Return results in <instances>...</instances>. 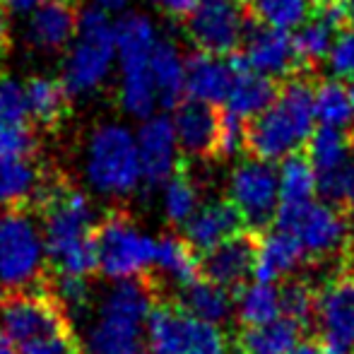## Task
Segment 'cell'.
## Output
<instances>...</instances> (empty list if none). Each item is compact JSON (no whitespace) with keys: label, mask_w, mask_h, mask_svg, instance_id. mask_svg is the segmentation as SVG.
Returning a JSON list of instances; mask_svg holds the SVG:
<instances>
[{"label":"cell","mask_w":354,"mask_h":354,"mask_svg":"<svg viewBox=\"0 0 354 354\" xmlns=\"http://www.w3.org/2000/svg\"><path fill=\"white\" fill-rule=\"evenodd\" d=\"M34 205H39L46 261L53 275L89 280L99 272L94 239L99 222L87 193L68 181L44 183V191Z\"/></svg>","instance_id":"1"},{"label":"cell","mask_w":354,"mask_h":354,"mask_svg":"<svg viewBox=\"0 0 354 354\" xmlns=\"http://www.w3.org/2000/svg\"><path fill=\"white\" fill-rule=\"evenodd\" d=\"M162 297L152 277L113 282L92 304L80 337L82 354H121L142 347L147 318Z\"/></svg>","instance_id":"2"},{"label":"cell","mask_w":354,"mask_h":354,"mask_svg":"<svg viewBox=\"0 0 354 354\" xmlns=\"http://www.w3.org/2000/svg\"><path fill=\"white\" fill-rule=\"evenodd\" d=\"M313 89L308 75H297L280 84L275 104L246 123V152L261 162H284L313 136Z\"/></svg>","instance_id":"3"},{"label":"cell","mask_w":354,"mask_h":354,"mask_svg":"<svg viewBox=\"0 0 354 354\" xmlns=\"http://www.w3.org/2000/svg\"><path fill=\"white\" fill-rule=\"evenodd\" d=\"M0 330L17 354H82L71 316L46 284L8 294L0 306Z\"/></svg>","instance_id":"4"},{"label":"cell","mask_w":354,"mask_h":354,"mask_svg":"<svg viewBox=\"0 0 354 354\" xmlns=\"http://www.w3.org/2000/svg\"><path fill=\"white\" fill-rule=\"evenodd\" d=\"M159 39L157 24L147 15L126 12L116 19V99L121 111L138 121L152 118L159 106L149 71Z\"/></svg>","instance_id":"5"},{"label":"cell","mask_w":354,"mask_h":354,"mask_svg":"<svg viewBox=\"0 0 354 354\" xmlns=\"http://www.w3.org/2000/svg\"><path fill=\"white\" fill-rule=\"evenodd\" d=\"M82 167L89 188L106 198L121 201L145 183L138 138L121 121H104L92 128L84 145Z\"/></svg>","instance_id":"6"},{"label":"cell","mask_w":354,"mask_h":354,"mask_svg":"<svg viewBox=\"0 0 354 354\" xmlns=\"http://www.w3.org/2000/svg\"><path fill=\"white\" fill-rule=\"evenodd\" d=\"M116 68V22L99 8L80 12L77 34L66 48L61 82L68 97H92L109 82Z\"/></svg>","instance_id":"7"},{"label":"cell","mask_w":354,"mask_h":354,"mask_svg":"<svg viewBox=\"0 0 354 354\" xmlns=\"http://www.w3.org/2000/svg\"><path fill=\"white\" fill-rule=\"evenodd\" d=\"M46 268L41 222L32 207L0 210V282L8 294L41 289Z\"/></svg>","instance_id":"8"},{"label":"cell","mask_w":354,"mask_h":354,"mask_svg":"<svg viewBox=\"0 0 354 354\" xmlns=\"http://www.w3.org/2000/svg\"><path fill=\"white\" fill-rule=\"evenodd\" d=\"M99 272L111 282L145 280L152 275L157 239L147 236L128 212L113 210L99 219L97 232Z\"/></svg>","instance_id":"9"},{"label":"cell","mask_w":354,"mask_h":354,"mask_svg":"<svg viewBox=\"0 0 354 354\" xmlns=\"http://www.w3.org/2000/svg\"><path fill=\"white\" fill-rule=\"evenodd\" d=\"M145 335L152 354H229L222 328L191 316L176 299H157Z\"/></svg>","instance_id":"10"},{"label":"cell","mask_w":354,"mask_h":354,"mask_svg":"<svg viewBox=\"0 0 354 354\" xmlns=\"http://www.w3.org/2000/svg\"><path fill=\"white\" fill-rule=\"evenodd\" d=\"M275 227L294 234L313 263L345 256L350 246V219L340 207L328 203L313 201L297 207H280Z\"/></svg>","instance_id":"11"},{"label":"cell","mask_w":354,"mask_h":354,"mask_svg":"<svg viewBox=\"0 0 354 354\" xmlns=\"http://www.w3.org/2000/svg\"><path fill=\"white\" fill-rule=\"evenodd\" d=\"M229 203L241 214L243 229L256 236L268 232L280 210V176L261 159H241L229 176Z\"/></svg>","instance_id":"12"},{"label":"cell","mask_w":354,"mask_h":354,"mask_svg":"<svg viewBox=\"0 0 354 354\" xmlns=\"http://www.w3.org/2000/svg\"><path fill=\"white\" fill-rule=\"evenodd\" d=\"M251 17L234 0H201L186 17V37L196 51L229 58L243 46Z\"/></svg>","instance_id":"13"},{"label":"cell","mask_w":354,"mask_h":354,"mask_svg":"<svg viewBox=\"0 0 354 354\" xmlns=\"http://www.w3.org/2000/svg\"><path fill=\"white\" fill-rule=\"evenodd\" d=\"M239 56L243 58V63L253 73L275 80V82L277 80L287 82V80L297 77V75L308 73L299 61L297 48H294V37H289V32L261 27L253 19Z\"/></svg>","instance_id":"14"},{"label":"cell","mask_w":354,"mask_h":354,"mask_svg":"<svg viewBox=\"0 0 354 354\" xmlns=\"http://www.w3.org/2000/svg\"><path fill=\"white\" fill-rule=\"evenodd\" d=\"M136 138L138 152H140L142 181L152 188H164V183L171 181L178 174V159H181L174 118L167 113H154L152 118L140 123Z\"/></svg>","instance_id":"15"},{"label":"cell","mask_w":354,"mask_h":354,"mask_svg":"<svg viewBox=\"0 0 354 354\" xmlns=\"http://www.w3.org/2000/svg\"><path fill=\"white\" fill-rule=\"evenodd\" d=\"M313 326L323 342L354 350V280L347 272H337L318 287Z\"/></svg>","instance_id":"16"},{"label":"cell","mask_w":354,"mask_h":354,"mask_svg":"<svg viewBox=\"0 0 354 354\" xmlns=\"http://www.w3.org/2000/svg\"><path fill=\"white\" fill-rule=\"evenodd\" d=\"M258 236L251 232H239L201 256V277L214 282L229 292H241L246 280L256 270Z\"/></svg>","instance_id":"17"},{"label":"cell","mask_w":354,"mask_h":354,"mask_svg":"<svg viewBox=\"0 0 354 354\" xmlns=\"http://www.w3.org/2000/svg\"><path fill=\"white\" fill-rule=\"evenodd\" d=\"M77 0H46L24 19V41L44 53L68 48L80 24Z\"/></svg>","instance_id":"18"},{"label":"cell","mask_w":354,"mask_h":354,"mask_svg":"<svg viewBox=\"0 0 354 354\" xmlns=\"http://www.w3.org/2000/svg\"><path fill=\"white\" fill-rule=\"evenodd\" d=\"M174 128H176L178 147L193 159L217 157L219 147V111L217 106L201 102H186L174 111Z\"/></svg>","instance_id":"19"},{"label":"cell","mask_w":354,"mask_h":354,"mask_svg":"<svg viewBox=\"0 0 354 354\" xmlns=\"http://www.w3.org/2000/svg\"><path fill=\"white\" fill-rule=\"evenodd\" d=\"M239 232H246L241 222V214L229 201H210L203 203L191 219L183 224V239L191 243L193 251L207 253L214 246L224 243L227 239L236 236Z\"/></svg>","instance_id":"20"},{"label":"cell","mask_w":354,"mask_h":354,"mask_svg":"<svg viewBox=\"0 0 354 354\" xmlns=\"http://www.w3.org/2000/svg\"><path fill=\"white\" fill-rule=\"evenodd\" d=\"M229 58H232L234 66V82L227 102H224V111L234 113L243 121H251V118L261 116L266 109L275 104L277 94H280V84L275 80L253 73L239 53Z\"/></svg>","instance_id":"21"},{"label":"cell","mask_w":354,"mask_h":354,"mask_svg":"<svg viewBox=\"0 0 354 354\" xmlns=\"http://www.w3.org/2000/svg\"><path fill=\"white\" fill-rule=\"evenodd\" d=\"M234 82L232 58H219L210 53H188L186 56V97L191 102L217 104L227 102Z\"/></svg>","instance_id":"22"},{"label":"cell","mask_w":354,"mask_h":354,"mask_svg":"<svg viewBox=\"0 0 354 354\" xmlns=\"http://www.w3.org/2000/svg\"><path fill=\"white\" fill-rule=\"evenodd\" d=\"M306 258L308 253L304 251V246L294 234L277 227L268 229L266 234L258 236V258L253 277H256V282L275 284L277 280L299 270Z\"/></svg>","instance_id":"23"},{"label":"cell","mask_w":354,"mask_h":354,"mask_svg":"<svg viewBox=\"0 0 354 354\" xmlns=\"http://www.w3.org/2000/svg\"><path fill=\"white\" fill-rule=\"evenodd\" d=\"M149 277L157 284L159 294H162V282H171L181 292L183 287L201 280V256L183 236H176V234L157 236L154 266Z\"/></svg>","instance_id":"24"},{"label":"cell","mask_w":354,"mask_h":354,"mask_svg":"<svg viewBox=\"0 0 354 354\" xmlns=\"http://www.w3.org/2000/svg\"><path fill=\"white\" fill-rule=\"evenodd\" d=\"M154 92L162 109H178L186 97V56L174 39H159L149 61Z\"/></svg>","instance_id":"25"},{"label":"cell","mask_w":354,"mask_h":354,"mask_svg":"<svg viewBox=\"0 0 354 354\" xmlns=\"http://www.w3.org/2000/svg\"><path fill=\"white\" fill-rule=\"evenodd\" d=\"M44 191L41 169L34 159L0 157V210L29 207Z\"/></svg>","instance_id":"26"},{"label":"cell","mask_w":354,"mask_h":354,"mask_svg":"<svg viewBox=\"0 0 354 354\" xmlns=\"http://www.w3.org/2000/svg\"><path fill=\"white\" fill-rule=\"evenodd\" d=\"M304 154H306L308 162H311L313 171H316V178L352 169L354 167L352 133L318 126L316 131H313V136L308 138Z\"/></svg>","instance_id":"27"},{"label":"cell","mask_w":354,"mask_h":354,"mask_svg":"<svg viewBox=\"0 0 354 354\" xmlns=\"http://www.w3.org/2000/svg\"><path fill=\"white\" fill-rule=\"evenodd\" d=\"M304 328L292 318L280 316L277 321L258 328H241L236 335L239 354H289L301 342Z\"/></svg>","instance_id":"28"},{"label":"cell","mask_w":354,"mask_h":354,"mask_svg":"<svg viewBox=\"0 0 354 354\" xmlns=\"http://www.w3.org/2000/svg\"><path fill=\"white\" fill-rule=\"evenodd\" d=\"M174 299H176L183 311H188L191 316L201 318L205 323H212V326H219V323L227 321L234 311V304H236L234 292H229V289L219 287L214 282L203 280V277L198 282L183 287Z\"/></svg>","instance_id":"29"},{"label":"cell","mask_w":354,"mask_h":354,"mask_svg":"<svg viewBox=\"0 0 354 354\" xmlns=\"http://www.w3.org/2000/svg\"><path fill=\"white\" fill-rule=\"evenodd\" d=\"M24 87H27L29 118H34L39 126H56L66 116L68 92L61 80L51 75H34L24 82Z\"/></svg>","instance_id":"30"},{"label":"cell","mask_w":354,"mask_h":354,"mask_svg":"<svg viewBox=\"0 0 354 354\" xmlns=\"http://www.w3.org/2000/svg\"><path fill=\"white\" fill-rule=\"evenodd\" d=\"M236 318L241 328H258L277 321L282 316L280 287L277 284H246L236 297Z\"/></svg>","instance_id":"31"},{"label":"cell","mask_w":354,"mask_h":354,"mask_svg":"<svg viewBox=\"0 0 354 354\" xmlns=\"http://www.w3.org/2000/svg\"><path fill=\"white\" fill-rule=\"evenodd\" d=\"M246 15L256 24L277 32L299 29L311 17V0H246Z\"/></svg>","instance_id":"32"},{"label":"cell","mask_w":354,"mask_h":354,"mask_svg":"<svg viewBox=\"0 0 354 354\" xmlns=\"http://www.w3.org/2000/svg\"><path fill=\"white\" fill-rule=\"evenodd\" d=\"M280 207H297L313 203L318 193L316 171L304 152L287 157L280 164Z\"/></svg>","instance_id":"33"},{"label":"cell","mask_w":354,"mask_h":354,"mask_svg":"<svg viewBox=\"0 0 354 354\" xmlns=\"http://www.w3.org/2000/svg\"><path fill=\"white\" fill-rule=\"evenodd\" d=\"M313 111H316V121L326 128H335V131H350L354 121V109L350 92L342 82L337 80H318L316 89H313Z\"/></svg>","instance_id":"34"},{"label":"cell","mask_w":354,"mask_h":354,"mask_svg":"<svg viewBox=\"0 0 354 354\" xmlns=\"http://www.w3.org/2000/svg\"><path fill=\"white\" fill-rule=\"evenodd\" d=\"M201 188L188 174L178 171L171 181L164 183L162 188V210L169 224L183 227L188 219L201 207Z\"/></svg>","instance_id":"35"},{"label":"cell","mask_w":354,"mask_h":354,"mask_svg":"<svg viewBox=\"0 0 354 354\" xmlns=\"http://www.w3.org/2000/svg\"><path fill=\"white\" fill-rule=\"evenodd\" d=\"M316 297L318 289L308 280L297 277V280H287L280 287V308L284 318H292L294 323L306 330L316 321Z\"/></svg>","instance_id":"36"},{"label":"cell","mask_w":354,"mask_h":354,"mask_svg":"<svg viewBox=\"0 0 354 354\" xmlns=\"http://www.w3.org/2000/svg\"><path fill=\"white\" fill-rule=\"evenodd\" d=\"M27 87L12 75H0V123H27Z\"/></svg>","instance_id":"37"},{"label":"cell","mask_w":354,"mask_h":354,"mask_svg":"<svg viewBox=\"0 0 354 354\" xmlns=\"http://www.w3.org/2000/svg\"><path fill=\"white\" fill-rule=\"evenodd\" d=\"M39 140L27 123H0V157L34 159Z\"/></svg>","instance_id":"38"},{"label":"cell","mask_w":354,"mask_h":354,"mask_svg":"<svg viewBox=\"0 0 354 354\" xmlns=\"http://www.w3.org/2000/svg\"><path fill=\"white\" fill-rule=\"evenodd\" d=\"M326 68L330 73V80H354V29L345 27L333 41V48L326 58Z\"/></svg>","instance_id":"39"},{"label":"cell","mask_w":354,"mask_h":354,"mask_svg":"<svg viewBox=\"0 0 354 354\" xmlns=\"http://www.w3.org/2000/svg\"><path fill=\"white\" fill-rule=\"evenodd\" d=\"M246 123L243 118L234 116L229 111H219V147L217 157L232 159L246 149Z\"/></svg>","instance_id":"40"},{"label":"cell","mask_w":354,"mask_h":354,"mask_svg":"<svg viewBox=\"0 0 354 354\" xmlns=\"http://www.w3.org/2000/svg\"><path fill=\"white\" fill-rule=\"evenodd\" d=\"M149 5L159 10V12L169 15V17H176V19H186L193 10L201 5V0H147Z\"/></svg>","instance_id":"41"},{"label":"cell","mask_w":354,"mask_h":354,"mask_svg":"<svg viewBox=\"0 0 354 354\" xmlns=\"http://www.w3.org/2000/svg\"><path fill=\"white\" fill-rule=\"evenodd\" d=\"M41 3H46V0H3L5 8H8L10 12H17V15H29Z\"/></svg>","instance_id":"42"},{"label":"cell","mask_w":354,"mask_h":354,"mask_svg":"<svg viewBox=\"0 0 354 354\" xmlns=\"http://www.w3.org/2000/svg\"><path fill=\"white\" fill-rule=\"evenodd\" d=\"M10 10L3 5V0H0V48L5 46V41H8V34H10V17H8Z\"/></svg>","instance_id":"43"},{"label":"cell","mask_w":354,"mask_h":354,"mask_svg":"<svg viewBox=\"0 0 354 354\" xmlns=\"http://www.w3.org/2000/svg\"><path fill=\"white\" fill-rule=\"evenodd\" d=\"M131 0H94V8L104 10V12H118L123 10Z\"/></svg>","instance_id":"44"},{"label":"cell","mask_w":354,"mask_h":354,"mask_svg":"<svg viewBox=\"0 0 354 354\" xmlns=\"http://www.w3.org/2000/svg\"><path fill=\"white\" fill-rule=\"evenodd\" d=\"M289 354H321V345L313 340H301Z\"/></svg>","instance_id":"45"},{"label":"cell","mask_w":354,"mask_h":354,"mask_svg":"<svg viewBox=\"0 0 354 354\" xmlns=\"http://www.w3.org/2000/svg\"><path fill=\"white\" fill-rule=\"evenodd\" d=\"M342 261H345V270H342V272H347V275L354 280V241H350V246H347Z\"/></svg>","instance_id":"46"},{"label":"cell","mask_w":354,"mask_h":354,"mask_svg":"<svg viewBox=\"0 0 354 354\" xmlns=\"http://www.w3.org/2000/svg\"><path fill=\"white\" fill-rule=\"evenodd\" d=\"M340 5H342V12H345L347 27L354 29V0H340Z\"/></svg>","instance_id":"47"},{"label":"cell","mask_w":354,"mask_h":354,"mask_svg":"<svg viewBox=\"0 0 354 354\" xmlns=\"http://www.w3.org/2000/svg\"><path fill=\"white\" fill-rule=\"evenodd\" d=\"M321 354H352V350L340 345H333V342H323L321 345Z\"/></svg>","instance_id":"48"},{"label":"cell","mask_w":354,"mask_h":354,"mask_svg":"<svg viewBox=\"0 0 354 354\" xmlns=\"http://www.w3.org/2000/svg\"><path fill=\"white\" fill-rule=\"evenodd\" d=\"M0 354H17L12 347V342L8 340V335H5L3 330H0Z\"/></svg>","instance_id":"49"},{"label":"cell","mask_w":354,"mask_h":354,"mask_svg":"<svg viewBox=\"0 0 354 354\" xmlns=\"http://www.w3.org/2000/svg\"><path fill=\"white\" fill-rule=\"evenodd\" d=\"M347 212H350V217L354 219V183H352V191H350V198H347Z\"/></svg>","instance_id":"50"},{"label":"cell","mask_w":354,"mask_h":354,"mask_svg":"<svg viewBox=\"0 0 354 354\" xmlns=\"http://www.w3.org/2000/svg\"><path fill=\"white\" fill-rule=\"evenodd\" d=\"M121 354H152V352L145 350V347H136V350H128V352H121Z\"/></svg>","instance_id":"51"},{"label":"cell","mask_w":354,"mask_h":354,"mask_svg":"<svg viewBox=\"0 0 354 354\" xmlns=\"http://www.w3.org/2000/svg\"><path fill=\"white\" fill-rule=\"evenodd\" d=\"M8 299V289L3 287V282H0V306H3V301Z\"/></svg>","instance_id":"52"},{"label":"cell","mask_w":354,"mask_h":354,"mask_svg":"<svg viewBox=\"0 0 354 354\" xmlns=\"http://www.w3.org/2000/svg\"><path fill=\"white\" fill-rule=\"evenodd\" d=\"M347 92H350V99H352V109H354V80L350 82V87H347Z\"/></svg>","instance_id":"53"},{"label":"cell","mask_w":354,"mask_h":354,"mask_svg":"<svg viewBox=\"0 0 354 354\" xmlns=\"http://www.w3.org/2000/svg\"><path fill=\"white\" fill-rule=\"evenodd\" d=\"M234 3H246V0H234Z\"/></svg>","instance_id":"54"}]
</instances>
